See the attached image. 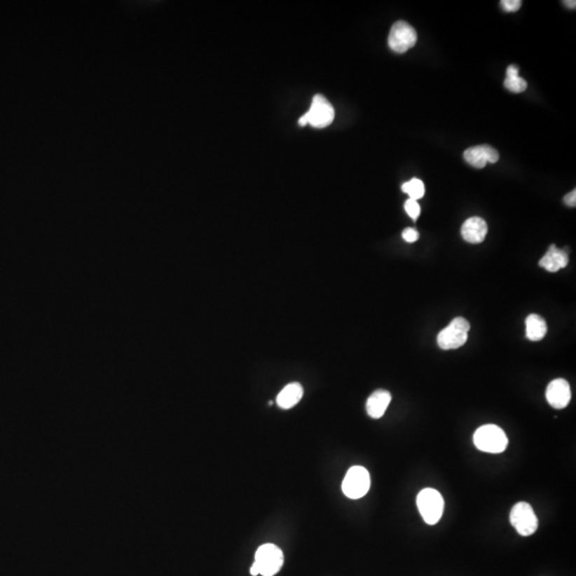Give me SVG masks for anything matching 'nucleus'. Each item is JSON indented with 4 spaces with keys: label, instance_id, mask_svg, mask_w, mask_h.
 I'll use <instances>...</instances> for the list:
<instances>
[{
    "label": "nucleus",
    "instance_id": "f257e3e1",
    "mask_svg": "<svg viewBox=\"0 0 576 576\" xmlns=\"http://www.w3.org/2000/svg\"><path fill=\"white\" fill-rule=\"evenodd\" d=\"M284 563L282 549L277 545L267 543L259 547L255 561L251 567V575L273 576L281 570Z\"/></svg>",
    "mask_w": 576,
    "mask_h": 576
},
{
    "label": "nucleus",
    "instance_id": "f03ea898",
    "mask_svg": "<svg viewBox=\"0 0 576 576\" xmlns=\"http://www.w3.org/2000/svg\"><path fill=\"white\" fill-rule=\"evenodd\" d=\"M474 444L485 453H500L507 448L508 439L504 430L496 425H484L475 431Z\"/></svg>",
    "mask_w": 576,
    "mask_h": 576
},
{
    "label": "nucleus",
    "instance_id": "7ed1b4c3",
    "mask_svg": "<svg viewBox=\"0 0 576 576\" xmlns=\"http://www.w3.org/2000/svg\"><path fill=\"white\" fill-rule=\"evenodd\" d=\"M418 508L422 514L425 522L429 525H434L442 518L444 512V500L440 492L436 489L422 490L418 495Z\"/></svg>",
    "mask_w": 576,
    "mask_h": 576
},
{
    "label": "nucleus",
    "instance_id": "20e7f679",
    "mask_svg": "<svg viewBox=\"0 0 576 576\" xmlns=\"http://www.w3.org/2000/svg\"><path fill=\"white\" fill-rule=\"evenodd\" d=\"M469 322L465 318L457 317L451 320L448 327L443 329L438 335V345L443 350L458 349L467 343L469 334Z\"/></svg>",
    "mask_w": 576,
    "mask_h": 576
},
{
    "label": "nucleus",
    "instance_id": "39448f33",
    "mask_svg": "<svg viewBox=\"0 0 576 576\" xmlns=\"http://www.w3.org/2000/svg\"><path fill=\"white\" fill-rule=\"evenodd\" d=\"M510 523L519 535L532 536L538 530L539 521L534 509L528 502H519L510 512Z\"/></svg>",
    "mask_w": 576,
    "mask_h": 576
},
{
    "label": "nucleus",
    "instance_id": "423d86ee",
    "mask_svg": "<svg viewBox=\"0 0 576 576\" xmlns=\"http://www.w3.org/2000/svg\"><path fill=\"white\" fill-rule=\"evenodd\" d=\"M371 488V476L369 471L363 467H352L348 469L344 480L342 490L347 498L357 500L363 498Z\"/></svg>",
    "mask_w": 576,
    "mask_h": 576
},
{
    "label": "nucleus",
    "instance_id": "0eeeda50",
    "mask_svg": "<svg viewBox=\"0 0 576 576\" xmlns=\"http://www.w3.org/2000/svg\"><path fill=\"white\" fill-rule=\"evenodd\" d=\"M308 124L315 128H324L334 120L335 111L330 102L322 94L314 96L310 110L303 114Z\"/></svg>",
    "mask_w": 576,
    "mask_h": 576
},
{
    "label": "nucleus",
    "instance_id": "6e6552de",
    "mask_svg": "<svg viewBox=\"0 0 576 576\" xmlns=\"http://www.w3.org/2000/svg\"><path fill=\"white\" fill-rule=\"evenodd\" d=\"M418 34L410 24L398 20L392 26L389 36V46L393 52L404 54L416 45Z\"/></svg>",
    "mask_w": 576,
    "mask_h": 576
},
{
    "label": "nucleus",
    "instance_id": "1a4fd4ad",
    "mask_svg": "<svg viewBox=\"0 0 576 576\" xmlns=\"http://www.w3.org/2000/svg\"><path fill=\"white\" fill-rule=\"evenodd\" d=\"M547 402L555 409H563L571 400V388L565 379H555L549 384L545 392Z\"/></svg>",
    "mask_w": 576,
    "mask_h": 576
},
{
    "label": "nucleus",
    "instance_id": "9d476101",
    "mask_svg": "<svg viewBox=\"0 0 576 576\" xmlns=\"http://www.w3.org/2000/svg\"><path fill=\"white\" fill-rule=\"evenodd\" d=\"M465 161L477 169H483L487 163H498L500 154L495 149L484 144V146H473L467 149L463 154Z\"/></svg>",
    "mask_w": 576,
    "mask_h": 576
},
{
    "label": "nucleus",
    "instance_id": "9b49d317",
    "mask_svg": "<svg viewBox=\"0 0 576 576\" xmlns=\"http://www.w3.org/2000/svg\"><path fill=\"white\" fill-rule=\"evenodd\" d=\"M488 234L487 222L479 217L469 218L461 228V235L469 244H480Z\"/></svg>",
    "mask_w": 576,
    "mask_h": 576
},
{
    "label": "nucleus",
    "instance_id": "f8f14e48",
    "mask_svg": "<svg viewBox=\"0 0 576 576\" xmlns=\"http://www.w3.org/2000/svg\"><path fill=\"white\" fill-rule=\"evenodd\" d=\"M568 263H569V256L567 252L557 248L555 245H551L544 256L539 261V266L549 273H557L561 269L567 267Z\"/></svg>",
    "mask_w": 576,
    "mask_h": 576
},
{
    "label": "nucleus",
    "instance_id": "ddd939ff",
    "mask_svg": "<svg viewBox=\"0 0 576 576\" xmlns=\"http://www.w3.org/2000/svg\"><path fill=\"white\" fill-rule=\"evenodd\" d=\"M392 395L385 390H377L373 392L366 402L367 414L371 418H380L387 411L388 406L391 404Z\"/></svg>",
    "mask_w": 576,
    "mask_h": 576
},
{
    "label": "nucleus",
    "instance_id": "4468645a",
    "mask_svg": "<svg viewBox=\"0 0 576 576\" xmlns=\"http://www.w3.org/2000/svg\"><path fill=\"white\" fill-rule=\"evenodd\" d=\"M302 396H303V388L301 384L298 382L287 384L277 395V406L281 409H292L301 400Z\"/></svg>",
    "mask_w": 576,
    "mask_h": 576
},
{
    "label": "nucleus",
    "instance_id": "2eb2a0df",
    "mask_svg": "<svg viewBox=\"0 0 576 576\" xmlns=\"http://www.w3.org/2000/svg\"><path fill=\"white\" fill-rule=\"evenodd\" d=\"M526 338L533 342L542 340L547 333V326L545 320L537 314H530L526 318Z\"/></svg>",
    "mask_w": 576,
    "mask_h": 576
},
{
    "label": "nucleus",
    "instance_id": "dca6fc26",
    "mask_svg": "<svg viewBox=\"0 0 576 576\" xmlns=\"http://www.w3.org/2000/svg\"><path fill=\"white\" fill-rule=\"evenodd\" d=\"M504 85L514 93H521L527 89V83L522 77L519 76V69L516 65H509L506 73Z\"/></svg>",
    "mask_w": 576,
    "mask_h": 576
},
{
    "label": "nucleus",
    "instance_id": "f3484780",
    "mask_svg": "<svg viewBox=\"0 0 576 576\" xmlns=\"http://www.w3.org/2000/svg\"><path fill=\"white\" fill-rule=\"evenodd\" d=\"M402 189L404 193L409 196V199L416 201L422 199L425 195L424 183L418 179H412L411 181H406L402 186Z\"/></svg>",
    "mask_w": 576,
    "mask_h": 576
},
{
    "label": "nucleus",
    "instance_id": "a211bd4d",
    "mask_svg": "<svg viewBox=\"0 0 576 576\" xmlns=\"http://www.w3.org/2000/svg\"><path fill=\"white\" fill-rule=\"evenodd\" d=\"M404 210L406 214H409L410 217L413 220L418 219L420 214V205L416 200H406L404 203Z\"/></svg>",
    "mask_w": 576,
    "mask_h": 576
},
{
    "label": "nucleus",
    "instance_id": "6ab92c4d",
    "mask_svg": "<svg viewBox=\"0 0 576 576\" xmlns=\"http://www.w3.org/2000/svg\"><path fill=\"white\" fill-rule=\"evenodd\" d=\"M502 9L506 12H516L522 6L521 0H502L500 1Z\"/></svg>",
    "mask_w": 576,
    "mask_h": 576
},
{
    "label": "nucleus",
    "instance_id": "aec40b11",
    "mask_svg": "<svg viewBox=\"0 0 576 576\" xmlns=\"http://www.w3.org/2000/svg\"><path fill=\"white\" fill-rule=\"evenodd\" d=\"M402 236L404 242H409V244L418 242V238H420V234H418V231L413 228H406V230L402 232Z\"/></svg>",
    "mask_w": 576,
    "mask_h": 576
},
{
    "label": "nucleus",
    "instance_id": "412c9836",
    "mask_svg": "<svg viewBox=\"0 0 576 576\" xmlns=\"http://www.w3.org/2000/svg\"><path fill=\"white\" fill-rule=\"evenodd\" d=\"M563 202H565V205L569 206V207H575L576 190L574 189L573 191L569 192V193L563 198Z\"/></svg>",
    "mask_w": 576,
    "mask_h": 576
},
{
    "label": "nucleus",
    "instance_id": "4be33fe9",
    "mask_svg": "<svg viewBox=\"0 0 576 576\" xmlns=\"http://www.w3.org/2000/svg\"><path fill=\"white\" fill-rule=\"evenodd\" d=\"M563 4H565V5L567 6V7L571 8V9H575L576 3L575 1H574V0L573 1H571V0H570V1L569 0H567V1H563Z\"/></svg>",
    "mask_w": 576,
    "mask_h": 576
},
{
    "label": "nucleus",
    "instance_id": "5701e85b",
    "mask_svg": "<svg viewBox=\"0 0 576 576\" xmlns=\"http://www.w3.org/2000/svg\"><path fill=\"white\" fill-rule=\"evenodd\" d=\"M298 123H299L300 126L308 125V121H306V116H302L301 118H299V122H298Z\"/></svg>",
    "mask_w": 576,
    "mask_h": 576
}]
</instances>
